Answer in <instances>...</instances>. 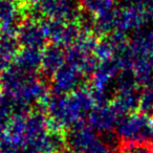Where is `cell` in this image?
<instances>
[{
  "label": "cell",
  "instance_id": "6da1fadb",
  "mask_svg": "<svg viewBox=\"0 0 153 153\" xmlns=\"http://www.w3.org/2000/svg\"><path fill=\"white\" fill-rule=\"evenodd\" d=\"M40 10L51 20L65 22L79 21V0H39Z\"/></svg>",
  "mask_w": 153,
  "mask_h": 153
},
{
  "label": "cell",
  "instance_id": "7a4b0ae2",
  "mask_svg": "<svg viewBox=\"0 0 153 153\" xmlns=\"http://www.w3.org/2000/svg\"><path fill=\"white\" fill-rule=\"evenodd\" d=\"M84 78L85 76L79 68L65 62V64L53 76L55 94H68L79 89Z\"/></svg>",
  "mask_w": 153,
  "mask_h": 153
},
{
  "label": "cell",
  "instance_id": "3957f363",
  "mask_svg": "<svg viewBox=\"0 0 153 153\" xmlns=\"http://www.w3.org/2000/svg\"><path fill=\"white\" fill-rule=\"evenodd\" d=\"M66 48L61 45L51 44L44 49L42 53V67L46 76H53L56 72L65 64Z\"/></svg>",
  "mask_w": 153,
  "mask_h": 153
},
{
  "label": "cell",
  "instance_id": "277c9868",
  "mask_svg": "<svg viewBox=\"0 0 153 153\" xmlns=\"http://www.w3.org/2000/svg\"><path fill=\"white\" fill-rule=\"evenodd\" d=\"M20 41L27 48L39 49L47 39L42 23L30 22L22 27L20 33Z\"/></svg>",
  "mask_w": 153,
  "mask_h": 153
},
{
  "label": "cell",
  "instance_id": "5b68a950",
  "mask_svg": "<svg viewBox=\"0 0 153 153\" xmlns=\"http://www.w3.org/2000/svg\"><path fill=\"white\" fill-rule=\"evenodd\" d=\"M119 113L111 104H98L90 112V121L94 125L100 128H109L115 122Z\"/></svg>",
  "mask_w": 153,
  "mask_h": 153
},
{
  "label": "cell",
  "instance_id": "8992f818",
  "mask_svg": "<svg viewBox=\"0 0 153 153\" xmlns=\"http://www.w3.org/2000/svg\"><path fill=\"white\" fill-rule=\"evenodd\" d=\"M115 0H79L81 11L85 12L91 19H96L114 10Z\"/></svg>",
  "mask_w": 153,
  "mask_h": 153
},
{
  "label": "cell",
  "instance_id": "52a82bcc",
  "mask_svg": "<svg viewBox=\"0 0 153 153\" xmlns=\"http://www.w3.org/2000/svg\"><path fill=\"white\" fill-rule=\"evenodd\" d=\"M138 109L145 115L153 113V87H145L140 94Z\"/></svg>",
  "mask_w": 153,
  "mask_h": 153
}]
</instances>
